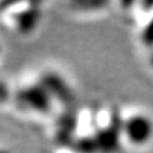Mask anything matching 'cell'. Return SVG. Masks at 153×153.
Listing matches in <instances>:
<instances>
[{
  "label": "cell",
  "mask_w": 153,
  "mask_h": 153,
  "mask_svg": "<svg viewBox=\"0 0 153 153\" xmlns=\"http://www.w3.org/2000/svg\"><path fill=\"white\" fill-rule=\"evenodd\" d=\"M139 41L148 51L153 49V16L140 26Z\"/></svg>",
  "instance_id": "6"
},
{
  "label": "cell",
  "mask_w": 153,
  "mask_h": 153,
  "mask_svg": "<svg viewBox=\"0 0 153 153\" xmlns=\"http://www.w3.org/2000/svg\"><path fill=\"white\" fill-rule=\"evenodd\" d=\"M1 52H3V45H1V41H0V56H1Z\"/></svg>",
  "instance_id": "10"
},
{
  "label": "cell",
  "mask_w": 153,
  "mask_h": 153,
  "mask_svg": "<svg viewBox=\"0 0 153 153\" xmlns=\"http://www.w3.org/2000/svg\"><path fill=\"white\" fill-rule=\"evenodd\" d=\"M94 126L100 153H114L123 142L121 114L112 108L94 111Z\"/></svg>",
  "instance_id": "3"
},
{
  "label": "cell",
  "mask_w": 153,
  "mask_h": 153,
  "mask_svg": "<svg viewBox=\"0 0 153 153\" xmlns=\"http://www.w3.org/2000/svg\"><path fill=\"white\" fill-rule=\"evenodd\" d=\"M0 13L7 19L8 26L19 36H31L42 19L41 4L38 3H4Z\"/></svg>",
  "instance_id": "1"
},
{
  "label": "cell",
  "mask_w": 153,
  "mask_h": 153,
  "mask_svg": "<svg viewBox=\"0 0 153 153\" xmlns=\"http://www.w3.org/2000/svg\"><path fill=\"white\" fill-rule=\"evenodd\" d=\"M123 140L133 147H144L153 139V119L144 111L121 114Z\"/></svg>",
  "instance_id": "4"
},
{
  "label": "cell",
  "mask_w": 153,
  "mask_h": 153,
  "mask_svg": "<svg viewBox=\"0 0 153 153\" xmlns=\"http://www.w3.org/2000/svg\"><path fill=\"white\" fill-rule=\"evenodd\" d=\"M0 153H10L8 149H5V148H3V147H0Z\"/></svg>",
  "instance_id": "9"
},
{
  "label": "cell",
  "mask_w": 153,
  "mask_h": 153,
  "mask_svg": "<svg viewBox=\"0 0 153 153\" xmlns=\"http://www.w3.org/2000/svg\"><path fill=\"white\" fill-rule=\"evenodd\" d=\"M9 96H10V91H9L8 85L4 83V80L0 79V103L7 101L9 98Z\"/></svg>",
  "instance_id": "7"
},
{
  "label": "cell",
  "mask_w": 153,
  "mask_h": 153,
  "mask_svg": "<svg viewBox=\"0 0 153 153\" xmlns=\"http://www.w3.org/2000/svg\"><path fill=\"white\" fill-rule=\"evenodd\" d=\"M14 100L22 110L40 116L51 114L55 105L50 92L40 78L19 85L14 92Z\"/></svg>",
  "instance_id": "2"
},
{
  "label": "cell",
  "mask_w": 153,
  "mask_h": 153,
  "mask_svg": "<svg viewBox=\"0 0 153 153\" xmlns=\"http://www.w3.org/2000/svg\"><path fill=\"white\" fill-rule=\"evenodd\" d=\"M148 63H149L151 68L153 69V49L149 50V54H148Z\"/></svg>",
  "instance_id": "8"
},
{
  "label": "cell",
  "mask_w": 153,
  "mask_h": 153,
  "mask_svg": "<svg viewBox=\"0 0 153 153\" xmlns=\"http://www.w3.org/2000/svg\"><path fill=\"white\" fill-rule=\"evenodd\" d=\"M40 80L50 92L55 103H60L64 108H69L75 102V92L71 84L55 70H47L40 75Z\"/></svg>",
  "instance_id": "5"
}]
</instances>
